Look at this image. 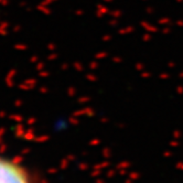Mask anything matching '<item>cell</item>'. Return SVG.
Wrapping results in <instances>:
<instances>
[{
  "label": "cell",
  "instance_id": "obj_1",
  "mask_svg": "<svg viewBox=\"0 0 183 183\" xmlns=\"http://www.w3.org/2000/svg\"><path fill=\"white\" fill-rule=\"evenodd\" d=\"M0 183H39L38 176L21 161L0 155Z\"/></svg>",
  "mask_w": 183,
  "mask_h": 183
}]
</instances>
